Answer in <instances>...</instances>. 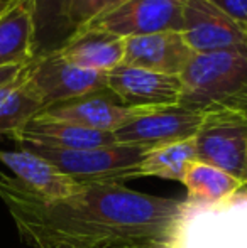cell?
<instances>
[{
    "instance_id": "obj_1",
    "label": "cell",
    "mask_w": 247,
    "mask_h": 248,
    "mask_svg": "<svg viewBox=\"0 0 247 248\" xmlns=\"http://www.w3.org/2000/svg\"><path fill=\"white\" fill-rule=\"evenodd\" d=\"M0 199L31 248H168L183 201L122 183L83 184L73 196L48 201L2 170Z\"/></svg>"
},
{
    "instance_id": "obj_2",
    "label": "cell",
    "mask_w": 247,
    "mask_h": 248,
    "mask_svg": "<svg viewBox=\"0 0 247 248\" xmlns=\"http://www.w3.org/2000/svg\"><path fill=\"white\" fill-rule=\"evenodd\" d=\"M180 103L198 113L237 111L247 115V51L193 54L180 75Z\"/></svg>"
},
{
    "instance_id": "obj_3",
    "label": "cell",
    "mask_w": 247,
    "mask_h": 248,
    "mask_svg": "<svg viewBox=\"0 0 247 248\" xmlns=\"http://www.w3.org/2000/svg\"><path fill=\"white\" fill-rule=\"evenodd\" d=\"M168 248H247V186L217 202L183 199Z\"/></svg>"
},
{
    "instance_id": "obj_4",
    "label": "cell",
    "mask_w": 247,
    "mask_h": 248,
    "mask_svg": "<svg viewBox=\"0 0 247 248\" xmlns=\"http://www.w3.org/2000/svg\"><path fill=\"white\" fill-rule=\"evenodd\" d=\"M19 147L29 149L37 155L49 160L56 169L71 177L78 184L97 183H122L135 179V167L148 154V145L110 144L103 147L61 150L48 149L39 145L20 144Z\"/></svg>"
},
{
    "instance_id": "obj_5",
    "label": "cell",
    "mask_w": 247,
    "mask_h": 248,
    "mask_svg": "<svg viewBox=\"0 0 247 248\" xmlns=\"http://www.w3.org/2000/svg\"><path fill=\"white\" fill-rule=\"evenodd\" d=\"M193 142L197 160L247 184V115L237 111L205 113Z\"/></svg>"
},
{
    "instance_id": "obj_6",
    "label": "cell",
    "mask_w": 247,
    "mask_h": 248,
    "mask_svg": "<svg viewBox=\"0 0 247 248\" xmlns=\"http://www.w3.org/2000/svg\"><path fill=\"white\" fill-rule=\"evenodd\" d=\"M26 71L27 81L43 100L44 108L107 88V73L76 68L56 52L34 58Z\"/></svg>"
},
{
    "instance_id": "obj_7",
    "label": "cell",
    "mask_w": 247,
    "mask_h": 248,
    "mask_svg": "<svg viewBox=\"0 0 247 248\" xmlns=\"http://www.w3.org/2000/svg\"><path fill=\"white\" fill-rule=\"evenodd\" d=\"M203 120V115L181 105L149 108L135 115L114 132L119 144L158 147L163 144L193 139Z\"/></svg>"
},
{
    "instance_id": "obj_8",
    "label": "cell",
    "mask_w": 247,
    "mask_h": 248,
    "mask_svg": "<svg viewBox=\"0 0 247 248\" xmlns=\"http://www.w3.org/2000/svg\"><path fill=\"white\" fill-rule=\"evenodd\" d=\"M180 32L195 54L247 51V31L205 0H186Z\"/></svg>"
},
{
    "instance_id": "obj_9",
    "label": "cell",
    "mask_w": 247,
    "mask_h": 248,
    "mask_svg": "<svg viewBox=\"0 0 247 248\" xmlns=\"http://www.w3.org/2000/svg\"><path fill=\"white\" fill-rule=\"evenodd\" d=\"M185 3L186 0H127L88 27H99L124 39L166 31L180 32Z\"/></svg>"
},
{
    "instance_id": "obj_10",
    "label": "cell",
    "mask_w": 247,
    "mask_h": 248,
    "mask_svg": "<svg viewBox=\"0 0 247 248\" xmlns=\"http://www.w3.org/2000/svg\"><path fill=\"white\" fill-rule=\"evenodd\" d=\"M107 88L131 108H161L178 105L181 79L149 69L120 64L107 73Z\"/></svg>"
},
{
    "instance_id": "obj_11",
    "label": "cell",
    "mask_w": 247,
    "mask_h": 248,
    "mask_svg": "<svg viewBox=\"0 0 247 248\" xmlns=\"http://www.w3.org/2000/svg\"><path fill=\"white\" fill-rule=\"evenodd\" d=\"M146 110L149 108L125 107L109 88H105L102 92L51 105V107L44 108L41 115L54 118V120L80 125V127L90 128V130L114 134L117 128H120L135 115Z\"/></svg>"
},
{
    "instance_id": "obj_12",
    "label": "cell",
    "mask_w": 247,
    "mask_h": 248,
    "mask_svg": "<svg viewBox=\"0 0 247 248\" xmlns=\"http://www.w3.org/2000/svg\"><path fill=\"white\" fill-rule=\"evenodd\" d=\"M193 54L195 52L183 39L181 32L166 31L148 36L127 37L122 64L180 76Z\"/></svg>"
},
{
    "instance_id": "obj_13",
    "label": "cell",
    "mask_w": 247,
    "mask_h": 248,
    "mask_svg": "<svg viewBox=\"0 0 247 248\" xmlns=\"http://www.w3.org/2000/svg\"><path fill=\"white\" fill-rule=\"evenodd\" d=\"M0 162L12 170V176L31 193L48 201H56L73 196L82 189L83 184H78L63 174L49 160L37 155L29 149L19 147L17 150L0 149Z\"/></svg>"
},
{
    "instance_id": "obj_14",
    "label": "cell",
    "mask_w": 247,
    "mask_h": 248,
    "mask_svg": "<svg viewBox=\"0 0 247 248\" xmlns=\"http://www.w3.org/2000/svg\"><path fill=\"white\" fill-rule=\"evenodd\" d=\"M17 145L31 144L48 149L61 150H82L103 147L115 144V137L110 132H97L90 128L80 127L68 122L48 118L44 115H36L22 130L10 137Z\"/></svg>"
},
{
    "instance_id": "obj_15",
    "label": "cell",
    "mask_w": 247,
    "mask_h": 248,
    "mask_svg": "<svg viewBox=\"0 0 247 248\" xmlns=\"http://www.w3.org/2000/svg\"><path fill=\"white\" fill-rule=\"evenodd\" d=\"M125 39L99 27L75 31L58 51L66 62L90 71L109 73L122 64Z\"/></svg>"
},
{
    "instance_id": "obj_16",
    "label": "cell",
    "mask_w": 247,
    "mask_h": 248,
    "mask_svg": "<svg viewBox=\"0 0 247 248\" xmlns=\"http://www.w3.org/2000/svg\"><path fill=\"white\" fill-rule=\"evenodd\" d=\"M36 58L33 0H10L0 14V68L27 66Z\"/></svg>"
},
{
    "instance_id": "obj_17",
    "label": "cell",
    "mask_w": 247,
    "mask_h": 248,
    "mask_svg": "<svg viewBox=\"0 0 247 248\" xmlns=\"http://www.w3.org/2000/svg\"><path fill=\"white\" fill-rule=\"evenodd\" d=\"M181 184L186 187V199L195 202L222 201L247 186L225 170L200 160H191L188 164L183 172Z\"/></svg>"
},
{
    "instance_id": "obj_18",
    "label": "cell",
    "mask_w": 247,
    "mask_h": 248,
    "mask_svg": "<svg viewBox=\"0 0 247 248\" xmlns=\"http://www.w3.org/2000/svg\"><path fill=\"white\" fill-rule=\"evenodd\" d=\"M71 0H33L36 24V58L58 51L73 34L69 27Z\"/></svg>"
},
{
    "instance_id": "obj_19",
    "label": "cell",
    "mask_w": 247,
    "mask_h": 248,
    "mask_svg": "<svg viewBox=\"0 0 247 248\" xmlns=\"http://www.w3.org/2000/svg\"><path fill=\"white\" fill-rule=\"evenodd\" d=\"M191 160H197L193 139L163 144L148 150L135 167L134 177H159L181 183L183 172Z\"/></svg>"
},
{
    "instance_id": "obj_20",
    "label": "cell",
    "mask_w": 247,
    "mask_h": 248,
    "mask_svg": "<svg viewBox=\"0 0 247 248\" xmlns=\"http://www.w3.org/2000/svg\"><path fill=\"white\" fill-rule=\"evenodd\" d=\"M26 69L27 66L19 75L12 92L0 105V139H10L44 110L43 100L27 81Z\"/></svg>"
},
{
    "instance_id": "obj_21",
    "label": "cell",
    "mask_w": 247,
    "mask_h": 248,
    "mask_svg": "<svg viewBox=\"0 0 247 248\" xmlns=\"http://www.w3.org/2000/svg\"><path fill=\"white\" fill-rule=\"evenodd\" d=\"M127 0H71L69 5V27L71 31H80L88 27L100 17L114 12Z\"/></svg>"
},
{
    "instance_id": "obj_22",
    "label": "cell",
    "mask_w": 247,
    "mask_h": 248,
    "mask_svg": "<svg viewBox=\"0 0 247 248\" xmlns=\"http://www.w3.org/2000/svg\"><path fill=\"white\" fill-rule=\"evenodd\" d=\"M247 31V0H205Z\"/></svg>"
},
{
    "instance_id": "obj_23",
    "label": "cell",
    "mask_w": 247,
    "mask_h": 248,
    "mask_svg": "<svg viewBox=\"0 0 247 248\" xmlns=\"http://www.w3.org/2000/svg\"><path fill=\"white\" fill-rule=\"evenodd\" d=\"M24 68H26V66H5V68H0V86L12 81Z\"/></svg>"
},
{
    "instance_id": "obj_24",
    "label": "cell",
    "mask_w": 247,
    "mask_h": 248,
    "mask_svg": "<svg viewBox=\"0 0 247 248\" xmlns=\"http://www.w3.org/2000/svg\"><path fill=\"white\" fill-rule=\"evenodd\" d=\"M9 3H10V0H0V14L5 10V7L9 5Z\"/></svg>"
}]
</instances>
